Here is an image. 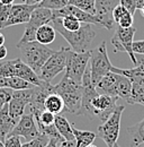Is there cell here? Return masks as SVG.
<instances>
[{
    "instance_id": "6da1fadb",
    "label": "cell",
    "mask_w": 144,
    "mask_h": 147,
    "mask_svg": "<svg viewBox=\"0 0 144 147\" xmlns=\"http://www.w3.org/2000/svg\"><path fill=\"white\" fill-rule=\"evenodd\" d=\"M51 23L55 28V31L57 33H60L62 37L65 38V41L70 44L71 50L75 51V52L89 51L90 45L96 37V32L91 27V24L82 23L81 27L78 31L69 32L62 26L60 18H53L51 20Z\"/></svg>"
},
{
    "instance_id": "7a4b0ae2",
    "label": "cell",
    "mask_w": 144,
    "mask_h": 147,
    "mask_svg": "<svg viewBox=\"0 0 144 147\" xmlns=\"http://www.w3.org/2000/svg\"><path fill=\"white\" fill-rule=\"evenodd\" d=\"M53 92L59 94L64 102V110L75 115H81V100H82V86L68 76L53 85Z\"/></svg>"
},
{
    "instance_id": "3957f363",
    "label": "cell",
    "mask_w": 144,
    "mask_h": 147,
    "mask_svg": "<svg viewBox=\"0 0 144 147\" xmlns=\"http://www.w3.org/2000/svg\"><path fill=\"white\" fill-rule=\"evenodd\" d=\"M17 48L20 52V59L29 66L37 75L42 66L51 57L54 51L37 41H31L25 43H17Z\"/></svg>"
},
{
    "instance_id": "277c9868",
    "label": "cell",
    "mask_w": 144,
    "mask_h": 147,
    "mask_svg": "<svg viewBox=\"0 0 144 147\" xmlns=\"http://www.w3.org/2000/svg\"><path fill=\"white\" fill-rule=\"evenodd\" d=\"M90 76L91 82L96 86L98 82L108 73H110L114 66L108 58L106 42H101L99 47L90 51Z\"/></svg>"
},
{
    "instance_id": "5b68a950",
    "label": "cell",
    "mask_w": 144,
    "mask_h": 147,
    "mask_svg": "<svg viewBox=\"0 0 144 147\" xmlns=\"http://www.w3.org/2000/svg\"><path fill=\"white\" fill-rule=\"evenodd\" d=\"M124 110H125L124 105H117L114 112L98 127L97 134L99 138L103 139L108 147H113L117 143L121 130L122 114Z\"/></svg>"
},
{
    "instance_id": "8992f818",
    "label": "cell",
    "mask_w": 144,
    "mask_h": 147,
    "mask_svg": "<svg viewBox=\"0 0 144 147\" xmlns=\"http://www.w3.org/2000/svg\"><path fill=\"white\" fill-rule=\"evenodd\" d=\"M113 73L126 76L132 83V96L129 104H141L144 107V69L135 66L133 69H121L114 67Z\"/></svg>"
},
{
    "instance_id": "52a82bcc",
    "label": "cell",
    "mask_w": 144,
    "mask_h": 147,
    "mask_svg": "<svg viewBox=\"0 0 144 147\" xmlns=\"http://www.w3.org/2000/svg\"><path fill=\"white\" fill-rule=\"evenodd\" d=\"M70 48H61L57 51H54L51 57L45 61V63L42 66L38 77L45 82L51 83L54 78L62 73L65 69V62H67V53Z\"/></svg>"
},
{
    "instance_id": "ba28073f",
    "label": "cell",
    "mask_w": 144,
    "mask_h": 147,
    "mask_svg": "<svg viewBox=\"0 0 144 147\" xmlns=\"http://www.w3.org/2000/svg\"><path fill=\"white\" fill-rule=\"evenodd\" d=\"M90 60V51L86 52H75L69 49L67 53V62H65V76L74 79L75 82H82L83 74L87 69L88 62Z\"/></svg>"
},
{
    "instance_id": "9c48e42d",
    "label": "cell",
    "mask_w": 144,
    "mask_h": 147,
    "mask_svg": "<svg viewBox=\"0 0 144 147\" xmlns=\"http://www.w3.org/2000/svg\"><path fill=\"white\" fill-rule=\"evenodd\" d=\"M52 19H53V14H52L51 9L37 6L33 10L29 20L25 25V31H24V34H23L21 38L19 40V43L35 41L36 31L38 30V27H41L44 24L51 23Z\"/></svg>"
},
{
    "instance_id": "30bf717a",
    "label": "cell",
    "mask_w": 144,
    "mask_h": 147,
    "mask_svg": "<svg viewBox=\"0 0 144 147\" xmlns=\"http://www.w3.org/2000/svg\"><path fill=\"white\" fill-rule=\"evenodd\" d=\"M135 27H121L118 26L115 31L114 36L111 37V45L114 47L115 52H126L132 59V62L134 66L136 65L135 55L133 52V42L135 35Z\"/></svg>"
},
{
    "instance_id": "8fae6325",
    "label": "cell",
    "mask_w": 144,
    "mask_h": 147,
    "mask_svg": "<svg viewBox=\"0 0 144 147\" xmlns=\"http://www.w3.org/2000/svg\"><path fill=\"white\" fill-rule=\"evenodd\" d=\"M118 97L116 96H110L106 94H97L92 100H91V113L92 117H97L101 120V122H104L108 117L114 112L116 109Z\"/></svg>"
},
{
    "instance_id": "7c38bea8",
    "label": "cell",
    "mask_w": 144,
    "mask_h": 147,
    "mask_svg": "<svg viewBox=\"0 0 144 147\" xmlns=\"http://www.w3.org/2000/svg\"><path fill=\"white\" fill-rule=\"evenodd\" d=\"M32 93H33V87L13 92V97L8 103V112L13 119L18 121L20 117L25 113L26 107H28L31 103Z\"/></svg>"
},
{
    "instance_id": "4fadbf2b",
    "label": "cell",
    "mask_w": 144,
    "mask_h": 147,
    "mask_svg": "<svg viewBox=\"0 0 144 147\" xmlns=\"http://www.w3.org/2000/svg\"><path fill=\"white\" fill-rule=\"evenodd\" d=\"M39 130L37 127L36 120L34 118L33 113H27L23 114L20 119L18 120L17 125L14 127L9 136H18V137H24L27 142L37 137L39 135Z\"/></svg>"
},
{
    "instance_id": "5bb4252c",
    "label": "cell",
    "mask_w": 144,
    "mask_h": 147,
    "mask_svg": "<svg viewBox=\"0 0 144 147\" xmlns=\"http://www.w3.org/2000/svg\"><path fill=\"white\" fill-rule=\"evenodd\" d=\"M52 14H53V18H59V17H63L67 15H71V16H74L75 18L79 19L81 23H87V24L96 25L98 27L105 28L104 20L99 16L86 13V11H83V10H81L74 6H71V5H67L65 7L59 9V10H52Z\"/></svg>"
},
{
    "instance_id": "9a60e30c",
    "label": "cell",
    "mask_w": 144,
    "mask_h": 147,
    "mask_svg": "<svg viewBox=\"0 0 144 147\" xmlns=\"http://www.w3.org/2000/svg\"><path fill=\"white\" fill-rule=\"evenodd\" d=\"M37 7V5H27L25 2L23 3H13L9 17L6 22L5 28L15 26V25H20V24H26L33 13V10Z\"/></svg>"
},
{
    "instance_id": "2e32d148",
    "label": "cell",
    "mask_w": 144,
    "mask_h": 147,
    "mask_svg": "<svg viewBox=\"0 0 144 147\" xmlns=\"http://www.w3.org/2000/svg\"><path fill=\"white\" fill-rule=\"evenodd\" d=\"M119 3V0H95L96 5V15L104 20L105 28L113 30L115 27V22L111 16V11Z\"/></svg>"
},
{
    "instance_id": "e0dca14e",
    "label": "cell",
    "mask_w": 144,
    "mask_h": 147,
    "mask_svg": "<svg viewBox=\"0 0 144 147\" xmlns=\"http://www.w3.org/2000/svg\"><path fill=\"white\" fill-rule=\"evenodd\" d=\"M17 120L13 119L8 112V104H5L0 108V139L5 142V139L9 136L11 130L17 125Z\"/></svg>"
},
{
    "instance_id": "ac0fdd59",
    "label": "cell",
    "mask_w": 144,
    "mask_h": 147,
    "mask_svg": "<svg viewBox=\"0 0 144 147\" xmlns=\"http://www.w3.org/2000/svg\"><path fill=\"white\" fill-rule=\"evenodd\" d=\"M117 78H118V74L113 73V71L105 75L98 82V84L95 86L97 92L99 94H106V95H110V96H116V94H115V85H116Z\"/></svg>"
},
{
    "instance_id": "d6986e66",
    "label": "cell",
    "mask_w": 144,
    "mask_h": 147,
    "mask_svg": "<svg viewBox=\"0 0 144 147\" xmlns=\"http://www.w3.org/2000/svg\"><path fill=\"white\" fill-rule=\"evenodd\" d=\"M115 94L118 98L124 100L126 103L129 104L132 96V83L126 76L118 74V78L115 85Z\"/></svg>"
},
{
    "instance_id": "ffe728a7",
    "label": "cell",
    "mask_w": 144,
    "mask_h": 147,
    "mask_svg": "<svg viewBox=\"0 0 144 147\" xmlns=\"http://www.w3.org/2000/svg\"><path fill=\"white\" fill-rule=\"evenodd\" d=\"M54 125L57 129L59 134L64 138V140H75L73 135V128L65 117L61 114H55Z\"/></svg>"
},
{
    "instance_id": "44dd1931",
    "label": "cell",
    "mask_w": 144,
    "mask_h": 147,
    "mask_svg": "<svg viewBox=\"0 0 144 147\" xmlns=\"http://www.w3.org/2000/svg\"><path fill=\"white\" fill-rule=\"evenodd\" d=\"M55 37H56V31H55V28L53 27V25H51L50 23L42 25L36 31L35 40L37 42L44 44V45H47V44L53 43Z\"/></svg>"
},
{
    "instance_id": "7402d4cb",
    "label": "cell",
    "mask_w": 144,
    "mask_h": 147,
    "mask_svg": "<svg viewBox=\"0 0 144 147\" xmlns=\"http://www.w3.org/2000/svg\"><path fill=\"white\" fill-rule=\"evenodd\" d=\"M44 109L46 111L52 112L54 114H60L64 110V102L59 94L51 93L46 96V98L44 101Z\"/></svg>"
},
{
    "instance_id": "603a6c76",
    "label": "cell",
    "mask_w": 144,
    "mask_h": 147,
    "mask_svg": "<svg viewBox=\"0 0 144 147\" xmlns=\"http://www.w3.org/2000/svg\"><path fill=\"white\" fill-rule=\"evenodd\" d=\"M73 135L74 139L78 147H86L92 144L93 140L96 139V134L92 131H87V130H79V129L73 128Z\"/></svg>"
},
{
    "instance_id": "cb8c5ba5",
    "label": "cell",
    "mask_w": 144,
    "mask_h": 147,
    "mask_svg": "<svg viewBox=\"0 0 144 147\" xmlns=\"http://www.w3.org/2000/svg\"><path fill=\"white\" fill-rule=\"evenodd\" d=\"M127 130L131 134L132 142H133V144L135 146H139L141 144H144V119L141 122L136 123L135 126L129 127Z\"/></svg>"
},
{
    "instance_id": "d4e9b609",
    "label": "cell",
    "mask_w": 144,
    "mask_h": 147,
    "mask_svg": "<svg viewBox=\"0 0 144 147\" xmlns=\"http://www.w3.org/2000/svg\"><path fill=\"white\" fill-rule=\"evenodd\" d=\"M35 85L28 83L27 80L19 78V77H6V87L11 88L13 91H20V90H27L32 88Z\"/></svg>"
},
{
    "instance_id": "484cf974",
    "label": "cell",
    "mask_w": 144,
    "mask_h": 147,
    "mask_svg": "<svg viewBox=\"0 0 144 147\" xmlns=\"http://www.w3.org/2000/svg\"><path fill=\"white\" fill-rule=\"evenodd\" d=\"M74 6L86 13H89L92 15H96V5H95V0H69V3Z\"/></svg>"
},
{
    "instance_id": "4316f807",
    "label": "cell",
    "mask_w": 144,
    "mask_h": 147,
    "mask_svg": "<svg viewBox=\"0 0 144 147\" xmlns=\"http://www.w3.org/2000/svg\"><path fill=\"white\" fill-rule=\"evenodd\" d=\"M60 18V22L62 24V26L69 31V32H74V31H78L82 23L79 20L78 18H75L74 16H71V15H67V16H63V17H59Z\"/></svg>"
},
{
    "instance_id": "83f0119b",
    "label": "cell",
    "mask_w": 144,
    "mask_h": 147,
    "mask_svg": "<svg viewBox=\"0 0 144 147\" xmlns=\"http://www.w3.org/2000/svg\"><path fill=\"white\" fill-rule=\"evenodd\" d=\"M69 3V0H42L37 6L47 8L51 10H59L63 7H65Z\"/></svg>"
},
{
    "instance_id": "f1b7e54d",
    "label": "cell",
    "mask_w": 144,
    "mask_h": 147,
    "mask_svg": "<svg viewBox=\"0 0 144 147\" xmlns=\"http://www.w3.org/2000/svg\"><path fill=\"white\" fill-rule=\"evenodd\" d=\"M50 138L44 135V134H39L37 137L26 142L25 144H21V147H44L49 143Z\"/></svg>"
},
{
    "instance_id": "f546056e",
    "label": "cell",
    "mask_w": 144,
    "mask_h": 147,
    "mask_svg": "<svg viewBox=\"0 0 144 147\" xmlns=\"http://www.w3.org/2000/svg\"><path fill=\"white\" fill-rule=\"evenodd\" d=\"M10 9H11V5H3L0 2V30L5 28L6 22L10 14Z\"/></svg>"
},
{
    "instance_id": "4dcf8cb0",
    "label": "cell",
    "mask_w": 144,
    "mask_h": 147,
    "mask_svg": "<svg viewBox=\"0 0 144 147\" xmlns=\"http://www.w3.org/2000/svg\"><path fill=\"white\" fill-rule=\"evenodd\" d=\"M13 90L8 87H0V108L8 104L13 97Z\"/></svg>"
},
{
    "instance_id": "1f68e13d",
    "label": "cell",
    "mask_w": 144,
    "mask_h": 147,
    "mask_svg": "<svg viewBox=\"0 0 144 147\" xmlns=\"http://www.w3.org/2000/svg\"><path fill=\"white\" fill-rule=\"evenodd\" d=\"M127 13H129V11L126 9L125 7H123L121 3H118L117 6H115V8H114L113 11H111V16H113L114 22L117 24V23L119 22V19L122 18L125 14H127Z\"/></svg>"
},
{
    "instance_id": "d6a6232c",
    "label": "cell",
    "mask_w": 144,
    "mask_h": 147,
    "mask_svg": "<svg viewBox=\"0 0 144 147\" xmlns=\"http://www.w3.org/2000/svg\"><path fill=\"white\" fill-rule=\"evenodd\" d=\"M119 3L125 7L132 15H134L135 10L137 9V0H119Z\"/></svg>"
},
{
    "instance_id": "836d02e7",
    "label": "cell",
    "mask_w": 144,
    "mask_h": 147,
    "mask_svg": "<svg viewBox=\"0 0 144 147\" xmlns=\"http://www.w3.org/2000/svg\"><path fill=\"white\" fill-rule=\"evenodd\" d=\"M133 22H134L133 15H132L131 13H127V14H125L122 18L119 19V22H118L117 24H118V26L126 28V27H131V26H133Z\"/></svg>"
},
{
    "instance_id": "e575fe53",
    "label": "cell",
    "mask_w": 144,
    "mask_h": 147,
    "mask_svg": "<svg viewBox=\"0 0 144 147\" xmlns=\"http://www.w3.org/2000/svg\"><path fill=\"white\" fill-rule=\"evenodd\" d=\"M5 147H21V143L18 136H8L5 142Z\"/></svg>"
},
{
    "instance_id": "d590c367",
    "label": "cell",
    "mask_w": 144,
    "mask_h": 147,
    "mask_svg": "<svg viewBox=\"0 0 144 147\" xmlns=\"http://www.w3.org/2000/svg\"><path fill=\"white\" fill-rule=\"evenodd\" d=\"M133 52L134 55H144V40L133 42Z\"/></svg>"
},
{
    "instance_id": "8d00e7d4",
    "label": "cell",
    "mask_w": 144,
    "mask_h": 147,
    "mask_svg": "<svg viewBox=\"0 0 144 147\" xmlns=\"http://www.w3.org/2000/svg\"><path fill=\"white\" fill-rule=\"evenodd\" d=\"M59 147H78L75 140H63L62 143H60Z\"/></svg>"
},
{
    "instance_id": "74e56055",
    "label": "cell",
    "mask_w": 144,
    "mask_h": 147,
    "mask_svg": "<svg viewBox=\"0 0 144 147\" xmlns=\"http://www.w3.org/2000/svg\"><path fill=\"white\" fill-rule=\"evenodd\" d=\"M60 143H62V142H59V140L55 139V138H50L49 143H47L44 147H59Z\"/></svg>"
},
{
    "instance_id": "f35d334b",
    "label": "cell",
    "mask_w": 144,
    "mask_h": 147,
    "mask_svg": "<svg viewBox=\"0 0 144 147\" xmlns=\"http://www.w3.org/2000/svg\"><path fill=\"white\" fill-rule=\"evenodd\" d=\"M135 59H136L135 66H141L144 69V55H135Z\"/></svg>"
},
{
    "instance_id": "ab89813d",
    "label": "cell",
    "mask_w": 144,
    "mask_h": 147,
    "mask_svg": "<svg viewBox=\"0 0 144 147\" xmlns=\"http://www.w3.org/2000/svg\"><path fill=\"white\" fill-rule=\"evenodd\" d=\"M8 55V50H7V48L5 47V44L3 45H0V61L1 60H3Z\"/></svg>"
},
{
    "instance_id": "60d3db41",
    "label": "cell",
    "mask_w": 144,
    "mask_h": 147,
    "mask_svg": "<svg viewBox=\"0 0 144 147\" xmlns=\"http://www.w3.org/2000/svg\"><path fill=\"white\" fill-rule=\"evenodd\" d=\"M41 1L42 0H24V2L27 5H38Z\"/></svg>"
},
{
    "instance_id": "b9f144b4",
    "label": "cell",
    "mask_w": 144,
    "mask_h": 147,
    "mask_svg": "<svg viewBox=\"0 0 144 147\" xmlns=\"http://www.w3.org/2000/svg\"><path fill=\"white\" fill-rule=\"evenodd\" d=\"M144 7V0H137V9H142Z\"/></svg>"
},
{
    "instance_id": "7bdbcfd3",
    "label": "cell",
    "mask_w": 144,
    "mask_h": 147,
    "mask_svg": "<svg viewBox=\"0 0 144 147\" xmlns=\"http://www.w3.org/2000/svg\"><path fill=\"white\" fill-rule=\"evenodd\" d=\"M0 2L3 3V5H13L14 0H0Z\"/></svg>"
},
{
    "instance_id": "ee69618b",
    "label": "cell",
    "mask_w": 144,
    "mask_h": 147,
    "mask_svg": "<svg viewBox=\"0 0 144 147\" xmlns=\"http://www.w3.org/2000/svg\"><path fill=\"white\" fill-rule=\"evenodd\" d=\"M5 44V36H3V34H1V32H0V45H3Z\"/></svg>"
},
{
    "instance_id": "f6af8a7d",
    "label": "cell",
    "mask_w": 144,
    "mask_h": 147,
    "mask_svg": "<svg viewBox=\"0 0 144 147\" xmlns=\"http://www.w3.org/2000/svg\"><path fill=\"white\" fill-rule=\"evenodd\" d=\"M113 147H121V146H119V145H117V143H116ZM136 147H144V144H141V145H139V146H136Z\"/></svg>"
},
{
    "instance_id": "bcb514c9",
    "label": "cell",
    "mask_w": 144,
    "mask_h": 147,
    "mask_svg": "<svg viewBox=\"0 0 144 147\" xmlns=\"http://www.w3.org/2000/svg\"><path fill=\"white\" fill-rule=\"evenodd\" d=\"M0 147H5V144H3V142L0 139Z\"/></svg>"
},
{
    "instance_id": "7dc6e473",
    "label": "cell",
    "mask_w": 144,
    "mask_h": 147,
    "mask_svg": "<svg viewBox=\"0 0 144 147\" xmlns=\"http://www.w3.org/2000/svg\"><path fill=\"white\" fill-rule=\"evenodd\" d=\"M86 147H97L96 145H93V144H90V145H88V146H86Z\"/></svg>"
},
{
    "instance_id": "c3c4849f",
    "label": "cell",
    "mask_w": 144,
    "mask_h": 147,
    "mask_svg": "<svg viewBox=\"0 0 144 147\" xmlns=\"http://www.w3.org/2000/svg\"><path fill=\"white\" fill-rule=\"evenodd\" d=\"M141 11H142V14H143V16H144V7L142 8V9H141Z\"/></svg>"
}]
</instances>
